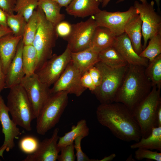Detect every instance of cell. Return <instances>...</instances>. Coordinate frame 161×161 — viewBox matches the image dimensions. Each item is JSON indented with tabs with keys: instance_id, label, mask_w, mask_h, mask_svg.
<instances>
[{
	"instance_id": "10",
	"label": "cell",
	"mask_w": 161,
	"mask_h": 161,
	"mask_svg": "<svg viewBox=\"0 0 161 161\" xmlns=\"http://www.w3.org/2000/svg\"><path fill=\"white\" fill-rule=\"evenodd\" d=\"M71 52L68 47L61 55L53 54L35 72L39 80L50 86L58 80L71 60Z\"/></svg>"
},
{
	"instance_id": "46",
	"label": "cell",
	"mask_w": 161,
	"mask_h": 161,
	"mask_svg": "<svg viewBox=\"0 0 161 161\" xmlns=\"http://www.w3.org/2000/svg\"><path fill=\"white\" fill-rule=\"evenodd\" d=\"M116 154L113 153L109 156L107 157H105L102 159L98 160H96V161H110L113 160V159L116 157Z\"/></svg>"
},
{
	"instance_id": "48",
	"label": "cell",
	"mask_w": 161,
	"mask_h": 161,
	"mask_svg": "<svg viewBox=\"0 0 161 161\" xmlns=\"http://www.w3.org/2000/svg\"><path fill=\"white\" fill-rule=\"evenodd\" d=\"M125 0H118L117 1L116 3H118L120 2L123 1ZM139 0L142 2V3H143V4H146L148 3L147 2V0Z\"/></svg>"
},
{
	"instance_id": "28",
	"label": "cell",
	"mask_w": 161,
	"mask_h": 161,
	"mask_svg": "<svg viewBox=\"0 0 161 161\" xmlns=\"http://www.w3.org/2000/svg\"><path fill=\"white\" fill-rule=\"evenodd\" d=\"M145 72L151 82L152 87L156 86L158 88L161 89V54L149 62L148 66L145 68Z\"/></svg>"
},
{
	"instance_id": "33",
	"label": "cell",
	"mask_w": 161,
	"mask_h": 161,
	"mask_svg": "<svg viewBox=\"0 0 161 161\" xmlns=\"http://www.w3.org/2000/svg\"><path fill=\"white\" fill-rule=\"evenodd\" d=\"M38 139L32 136H27L22 138L19 143L21 150L28 155L33 153L38 149L40 143Z\"/></svg>"
},
{
	"instance_id": "5",
	"label": "cell",
	"mask_w": 161,
	"mask_h": 161,
	"mask_svg": "<svg viewBox=\"0 0 161 161\" xmlns=\"http://www.w3.org/2000/svg\"><path fill=\"white\" fill-rule=\"evenodd\" d=\"M160 89L153 86L148 95L131 112L140 128L141 137H147L153 128L158 127L157 116L161 105Z\"/></svg>"
},
{
	"instance_id": "36",
	"label": "cell",
	"mask_w": 161,
	"mask_h": 161,
	"mask_svg": "<svg viewBox=\"0 0 161 161\" xmlns=\"http://www.w3.org/2000/svg\"><path fill=\"white\" fill-rule=\"evenodd\" d=\"M84 137L80 136L74 140V148L76 151V156L77 161H95V159H90L82 151L81 147V142Z\"/></svg>"
},
{
	"instance_id": "18",
	"label": "cell",
	"mask_w": 161,
	"mask_h": 161,
	"mask_svg": "<svg viewBox=\"0 0 161 161\" xmlns=\"http://www.w3.org/2000/svg\"><path fill=\"white\" fill-rule=\"evenodd\" d=\"M22 38V36H15L12 33L0 38V59L5 75Z\"/></svg>"
},
{
	"instance_id": "23",
	"label": "cell",
	"mask_w": 161,
	"mask_h": 161,
	"mask_svg": "<svg viewBox=\"0 0 161 161\" xmlns=\"http://www.w3.org/2000/svg\"><path fill=\"white\" fill-rule=\"evenodd\" d=\"M89 133V128L86 121L85 119H81L78 121L76 125H73L71 130L65 133L62 137H59L58 146L60 149L67 145L74 144V140L80 136L85 137Z\"/></svg>"
},
{
	"instance_id": "41",
	"label": "cell",
	"mask_w": 161,
	"mask_h": 161,
	"mask_svg": "<svg viewBox=\"0 0 161 161\" xmlns=\"http://www.w3.org/2000/svg\"><path fill=\"white\" fill-rule=\"evenodd\" d=\"M5 78L6 75L3 72L0 59V93L5 88Z\"/></svg>"
},
{
	"instance_id": "35",
	"label": "cell",
	"mask_w": 161,
	"mask_h": 161,
	"mask_svg": "<svg viewBox=\"0 0 161 161\" xmlns=\"http://www.w3.org/2000/svg\"><path fill=\"white\" fill-rule=\"evenodd\" d=\"M74 144L69 145L60 149V154L58 155V161H74L75 155L74 153Z\"/></svg>"
},
{
	"instance_id": "25",
	"label": "cell",
	"mask_w": 161,
	"mask_h": 161,
	"mask_svg": "<svg viewBox=\"0 0 161 161\" xmlns=\"http://www.w3.org/2000/svg\"><path fill=\"white\" fill-rule=\"evenodd\" d=\"M131 149L143 148L161 151V126L152 128L151 134L130 146Z\"/></svg>"
},
{
	"instance_id": "14",
	"label": "cell",
	"mask_w": 161,
	"mask_h": 161,
	"mask_svg": "<svg viewBox=\"0 0 161 161\" xmlns=\"http://www.w3.org/2000/svg\"><path fill=\"white\" fill-rule=\"evenodd\" d=\"M59 129L55 128L51 137L40 143L35 152L28 154L23 161H55L57 160L60 148L58 146L59 137Z\"/></svg>"
},
{
	"instance_id": "47",
	"label": "cell",
	"mask_w": 161,
	"mask_h": 161,
	"mask_svg": "<svg viewBox=\"0 0 161 161\" xmlns=\"http://www.w3.org/2000/svg\"><path fill=\"white\" fill-rule=\"evenodd\" d=\"M111 0H102V6L103 7H106Z\"/></svg>"
},
{
	"instance_id": "13",
	"label": "cell",
	"mask_w": 161,
	"mask_h": 161,
	"mask_svg": "<svg viewBox=\"0 0 161 161\" xmlns=\"http://www.w3.org/2000/svg\"><path fill=\"white\" fill-rule=\"evenodd\" d=\"M82 73L71 61L61 76L51 88L52 94L65 91L69 94L80 96L86 89L82 85L81 78Z\"/></svg>"
},
{
	"instance_id": "17",
	"label": "cell",
	"mask_w": 161,
	"mask_h": 161,
	"mask_svg": "<svg viewBox=\"0 0 161 161\" xmlns=\"http://www.w3.org/2000/svg\"><path fill=\"white\" fill-rule=\"evenodd\" d=\"M24 46L22 39L18 44L15 55L6 74L4 88L10 89L20 84L25 76L22 60Z\"/></svg>"
},
{
	"instance_id": "8",
	"label": "cell",
	"mask_w": 161,
	"mask_h": 161,
	"mask_svg": "<svg viewBox=\"0 0 161 161\" xmlns=\"http://www.w3.org/2000/svg\"><path fill=\"white\" fill-rule=\"evenodd\" d=\"M20 84L26 92L36 118L53 94L51 88L41 82L35 73L30 75H25Z\"/></svg>"
},
{
	"instance_id": "45",
	"label": "cell",
	"mask_w": 161,
	"mask_h": 161,
	"mask_svg": "<svg viewBox=\"0 0 161 161\" xmlns=\"http://www.w3.org/2000/svg\"><path fill=\"white\" fill-rule=\"evenodd\" d=\"M157 126H161V105L159 107L157 116Z\"/></svg>"
},
{
	"instance_id": "24",
	"label": "cell",
	"mask_w": 161,
	"mask_h": 161,
	"mask_svg": "<svg viewBox=\"0 0 161 161\" xmlns=\"http://www.w3.org/2000/svg\"><path fill=\"white\" fill-rule=\"evenodd\" d=\"M38 6L47 19L55 26L65 18V15L60 13L61 7L52 0H38Z\"/></svg>"
},
{
	"instance_id": "15",
	"label": "cell",
	"mask_w": 161,
	"mask_h": 161,
	"mask_svg": "<svg viewBox=\"0 0 161 161\" xmlns=\"http://www.w3.org/2000/svg\"><path fill=\"white\" fill-rule=\"evenodd\" d=\"M9 113L8 109L0 93V122L4 136L3 143L1 147H5L7 152L13 148L14 140L21 134L17 125L10 118Z\"/></svg>"
},
{
	"instance_id": "21",
	"label": "cell",
	"mask_w": 161,
	"mask_h": 161,
	"mask_svg": "<svg viewBox=\"0 0 161 161\" xmlns=\"http://www.w3.org/2000/svg\"><path fill=\"white\" fill-rule=\"evenodd\" d=\"M142 21L139 14L131 18L126 25L124 31L133 48L139 55L143 50L141 43Z\"/></svg>"
},
{
	"instance_id": "44",
	"label": "cell",
	"mask_w": 161,
	"mask_h": 161,
	"mask_svg": "<svg viewBox=\"0 0 161 161\" xmlns=\"http://www.w3.org/2000/svg\"><path fill=\"white\" fill-rule=\"evenodd\" d=\"M58 4L61 7H66L72 0H52Z\"/></svg>"
},
{
	"instance_id": "19",
	"label": "cell",
	"mask_w": 161,
	"mask_h": 161,
	"mask_svg": "<svg viewBox=\"0 0 161 161\" xmlns=\"http://www.w3.org/2000/svg\"><path fill=\"white\" fill-rule=\"evenodd\" d=\"M100 3V0H72L65 10L70 15L83 18L99 12Z\"/></svg>"
},
{
	"instance_id": "4",
	"label": "cell",
	"mask_w": 161,
	"mask_h": 161,
	"mask_svg": "<svg viewBox=\"0 0 161 161\" xmlns=\"http://www.w3.org/2000/svg\"><path fill=\"white\" fill-rule=\"evenodd\" d=\"M128 64L117 68L110 67L99 61L94 66L100 71L101 83L92 93L101 104L115 102L117 92L122 84Z\"/></svg>"
},
{
	"instance_id": "9",
	"label": "cell",
	"mask_w": 161,
	"mask_h": 161,
	"mask_svg": "<svg viewBox=\"0 0 161 161\" xmlns=\"http://www.w3.org/2000/svg\"><path fill=\"white\" fill-rule=\"evenodd\" d=\"M93 16L84 21L72 24L69 35L64 40L71 52L80 51L90 47L92 39L97 27Z\"/></svg>"
},
{
	"instance_id": "22",
	"label": "cell",
	"mask_w": 161,
	"mask_h": 161,
	"mask_svg": "<svg viewBox=\"0 0 161 161\" xmlns=\"http://www.w3.org/2000/svg\"><path fill=\"white\" fill-rule=\"evenodd\" d=\"M116 37L109 29L97 26L94 34L90 47L99 52L113 46Z\"/></svg>"
},
{
	"instance_id": "16",
	"label": "cell",
	"mask_w": 161,
	"mask_h": 161,
	"mask_svg": "<svg viewBox=\"0 0 161 161\" xmlns=\"http://www.w3.org/2000/svg\"><path fill=\"white\" fill-rule=\"evenodd\" d=\"M113 46L128 64L142 66L146 67L148 66L149 62L148 59L141 57L136 52L125 32L116 37Z\"/></svg>"
},
{
	"instance_id": "3",
	"label": "cell",
	"mask_w": 161,
	"mask_h": 161,
	"mask_svg": "<svg viewBox=\"0 0 161 161\" xmlns=\"http://www.w3.org/2000/svg\"><path fill=\"white\" fill-rule=\"evenodd\" d=\"M38 25L32 45L35 49L38 60L35 72L52 56V50L58 37L55 26L48 21L40 7L36 9Z\"/></svg>"
},
{
	"instance_id": "43",
	"label": "cell",
	"mask_w": 161,
	"mask_h": 161,
	"mask_svg": "<svg viewBox=\"0 0 161 161\" xmlns=\"http://www.w3.org/2000/svg\"><path fill=\"white\" fill-rule=\"evenodd\" d=\"M12 33L11 30L8 27L0 25V38L4 35Z\"/></svg>"
},
{
	"instance_id": "2",
	"label": "cell",
	"mask_w": 161,
	"mask_h": 161,
	"mask_svg": "<svg viewBox=\"0 0 161 161\" xmlns=\"http://www.w3.org/2000/svg\"><path fill=\"white\" fill-rule=\"evenodd\" d=\"M146 67L128 64L115 102L125 105L131 112L149 93L152 87L145 72Z\"/></svg>"
},
{
	"instance_id": "37",
	"label": "cell",
	"mask_w": 161,
	"mask_h": 161,
	"mask_svg": "<svg viewBox=\"0 0 161 161\" xmlns=\"http://www.w3.org/2000/svg\"><path fill=\"white\" fill-rule=\"evenodd\" d=\"M72 27V24L67 21H63L56 26V32L58 36L64 39L70 34Z\"/></svg>"
},
{
	"instance_id": "1",
	"label": "cell",
	"mask_w": 161,
	"mask_h": 161,
	"mask_svg": "<svg viewBox=\"0 0 161 161\" xmlns=\"http://www.w3.org/2000/svg\"><path fill=\"white\" fill-rule=\"evenodd\" d=\"M97 120L117 138L125 142H137L141 137L139 126L131 111L119 102L101 104L97 108Z\"/></svg>"
},
{
	"instance_id": "20",
	"label": "cell",
	"mask_w": 161,
	"mask_h": 161,
	"mask_svg": "<svg viewBox=\"0 0 161 161\" xmlns=\"http://www.w3.org/2000/svg\"><path fill=\"white\" fill-rule=\"evenodd\" d=\"M99 52L90 47L78 52H71V61L82 73L99 61Z\"/></svg>"
},
{
	"instance_id": "31",
	"label": "cell",
	"mask_w": 161,
	"mask_h": 161,
	"mask_svg": "<svg viewBox=\"0 0 161 161\" xmlns=\"http://www.w3.org/2000/svg\"><path fill=\"white\" fill-rule=\"evenodd\" d=\"M27 22L21 14L17 13L7 15L8 27L15 36L23 37Z\"/></svg>"
},
{
	"instance_id": "6",
	"label": "cell",
	"mask_w": 161,
	"mask_h": 161,
	"mask_svg": "<svg viewBox=\"0 0 161 161\" xmlns=\"http://www.w3.org/2000/svg\"><path fill=\"white\" fill-rule=\"evenodd\" d=\"M10 89L7 106L12 120L17 126L30 131L31 122L35 118L26 92L20 84Z\"/></svg>"
},
{
	"instance_id": "50",
	"label": "cell",
	"mask_w": 161,
	"mask_h": 161,
	"mask_svg": "<svg viewBox=\"0 0 161 161\" xmlns=\"http://www.w3.org/2000/svg\"><path fill=\"white\" fill-rule=\"evenodd\" d=\"M126 161H134L132 158V155H131L126 160Z\"/></svg>"
},
{
	"instance_id": "29",
	"label": "cell",
	"mask_w": 161,
	"mask_h": 161,
	"mask_svg": "<svg viewBox=\"0 0 161 161\" xmlns=\"http://www.w3.org/2000/svg\"><path fill=\"white\" fill-rule=\"evenodd\" d=\"M38 25V18L36 10L27 22L22 40L24 45H32Z\"/></svg>"
},
{
	"instance_id": "38",
	"label": "cell",
	"mask_w": 161,
	"mask_h": 161,
	"mask_svg": "<svg viewBox=\"0 0 161 161\" xmlns=\"http://www.w3.org/2000/svg\"><path fill=\"white\" fill-rule=\"evenodd\" d=\"M81 81L83 86L86 89H88L92 92H94L96 88L88 71H85L82 74Z\"/></svg>"
},
{
	"instance_id": "39",
	"label": "cell",
	"mask_w": 161,
	"mask_h": 161,
	"mask_svg": "<svg viewBox=\"0 0 161 161\" xmlns=\"http://www.w3.org/2000/svg\"><path fill=\"white\" fill-rule=\"evenodd\" d=\"M17 0H0V8L7 15L14 14Z\"/></svg>"
},
{
	"instance_id": "11",
	"label": "cell",
	"mask_w": 161,
	"mask_h": 161,
	"mask_svg": "<svg viewBox=\"0 0 161 161\" xmlns=\"http://www.w3.org/2000/svg\"><path fill=\"white\" fill-rule=\"evenodd\" d=\"M154 2L146 4L137 1L134 6L137 10L142 21V34L143 37V50L146 47L148 40L153 37L161 34V17L155 11Z\"/></svg>"
},
{
	"instance_id": "42",
	"label": "cell",
	"mask_w": 161,
	"mask_h": 161,
	"mask_svg": "<svg viewBox=\"0 0 161 161\" xmlns=\"http://www.w3.org/2000/svg\"><path fill=\"white\" fill-rule=\"evenodd\" d=\"M7 15L0 8V25L8 27L7 24Z\"/></svg>"
},
{
	"instance_id": "7",
	"label": "cell",
	"mask_w": 161,
	"mask_h": 161,
	"mask_svg": "<svg viewBox=\"0 0 161 161\" xmlns=\"http://www.w3.org/2000/svg\"><path fill=\"white\" fill-rule=\"evenodd\" d=\"M68 93L62 91L53 94L36 119L38 134L44 135L58 123L68 103Z\"/></svg>"
},
{
	"instance_id": "51",
	"label": "cell",
	"mask_w": 161,
	"mask_h": 161,
	"mask_svg": "<svg viewBox=\"0 0 161 161\" xmlns=\"http://www.w3.org/2000/svg\"><path fill=\"white\" fill-rule=\"evenodd\" d=\"M100 1H101V3L102 2V0H100Z\"/></svg>"
},
{
	"instance_id": "27",
	"label": "cell",
	"mask_w": 161,
	"mask_h": 161,
	"mask_svg": "<svg viewBox=\"0 0 161 161\" xmlns=\"http://www.w3.org/2000/svg\"><path fill=\"white\" fill-rule=\"evenodd\" d=\"M22 60L25 75H30L34 74L38 57L36 50L32 45H24Z\"/></svg>"
},
{
	"instance_id": "12",
	"label": "cell",
	"mask_w": 161,
	"mask_h": 161,
	"mask_svg": "<svg viewBox=\"0 0 161 161\" xmlns=\"http://www.w3.org/2000/svg\"><path fill=\"white\" fill-rule=\"evenodd\" d=\"M138 12L134 6L124 12H109L100 10L93 16L98 26L104 27L111 30L116 36L125 32L126 24Z\"/></svg>"
},
{
	"instance_id": "49",
	"label": "cell",
	"mask_w": 161,
	"mask_h": 161,
	"mask_svg": "<svg viewBox=\"0 0 161 161\" xmlns=\"http://www.w3.org/2000/svg\"><path fill=\"white\" fill-rule=\"evenodd\" d=\"M157 4L158 8L159 9H160V0H154Z\"/></svg>"
},
{
	"instance_id": "34",
	"label": "cell",
	"mask_w": 161,
	"mask_h": 161,
	"mask_svg": "<svg viewBox=\"0 0 161 161\" xmlns=\"http://www.w3.org/2000/svg\"><path fill=\"white\" fill-rule=\"evenodd\" d=\"M134 157L138 160L146 159L156 161H161V153L148 149L138 148L135 152Z\"/></svg>"
},
{
	"instance_id": "30",
	"label": "cell",
	"mask_w": 161,
	"mask_h": 161,
	"mask_svg": "<svg viewBox=\"0 0 161 161\" xmlns=\"http://www.w3.org/2000/svg\"><path fill=\"white\" fill-rule=\"evenodd\" d=\"M149 39L148 46L139 55L151 61L161 54V34L156 35Z\"/></svg>"
},
{
	"instance_id": "32",
	"label": "cell",
	"mask_w": 161,
	"mask_h": 161,
	"mask_svg": "<svg viewBox=\"0 0 161 161\" xmlns=\"http://www.w3.org/2000/svg\"><path fill=\"white\" fill-rule=\"evenodd\" d=\"M38 0H17L14 12L22 15L27 22L38 6Z\"/></svg>"
},
{
	"instance_id": "40",
	"label": "cell",
	"mask_w": 161,
	"mask_h": 161,
	"mask_svg": "<svg viewBox=\"0 0 161 161\" xmlns=\"http://www.w3.org/2000/svg\"><path fill=\"white\" fill-rule=\"evenodd\" d=\"M96 87L100 85L102 80L101 73L99 69L94 65L88 70Z\"/></svg>"
},
{
	"instance_id": "26",
	"label": "cell",
	"mask_w": 161,
	"mask_h": 161,
	"mask_svg": "<svg viewBox=\"0 0 161 161\" xmlns=\"http://www.w3.org/2000/svg\"><path fill=\"white\" fill-rule=\"evenodd\" d=\"M99 61L113 68H117L128 64L113 46L100 52L98 54Z\"/></svg>"
}]
</instances>
